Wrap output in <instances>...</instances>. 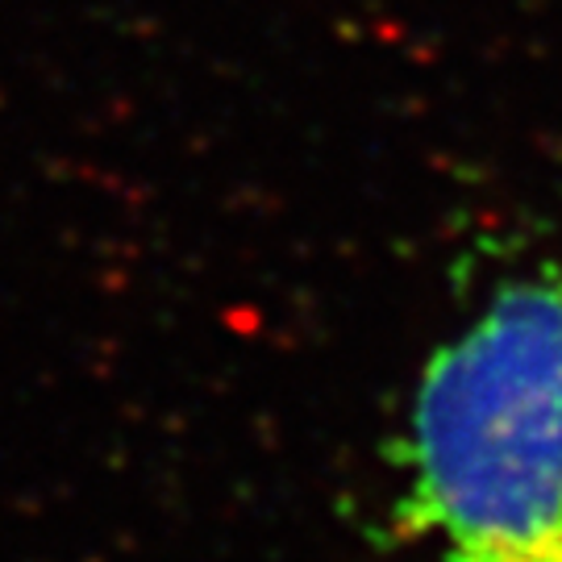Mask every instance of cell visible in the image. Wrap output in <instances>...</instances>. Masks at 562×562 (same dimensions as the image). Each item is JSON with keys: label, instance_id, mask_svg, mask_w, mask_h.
<instances>
[{"label": "cell", "instance_id": "1", "mask_svg": "<svg viewBox=\"0 0 562 562\" xmlns=\"http://www.w3.org/2000/svg\"><path fill=\"white\" fill-rule=\"evenodd\" d=\"M438 562H562V280L504 283L429 355L396 446Z\"/></svg>", "mask_w": 562, "mask_h": 562}]
</instances>
